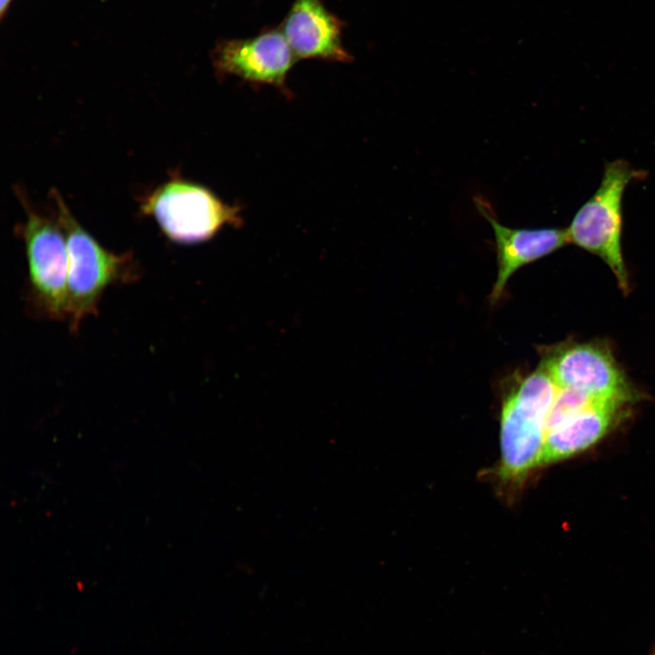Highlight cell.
Here are the masks:
<instances>
[{"label": "cell", "mask_w": 655, "mask_h": 655, "mask_svg": "<svg viewBox=\"0 0 655 655\" xmlns=\"http://www.w3.org/2000/svg\"><path fill=\"white\" fill-rule=\"evenodd\" d=\"M476 206L490 223L495 236L498 276L489 297L493 304L500 299L508 280L516 270L569 243L567 229L509 228L501 225L480 200Z\"/></svg>", "instance_id": "cell-9"}, {"label": "cell", "mask_w": 655, "mask_h": 655, "mask_svg": "<svg viewBox=\"0 0 655 655\" xmlns=\"http://www.w3.org/2000/svg\"><path fill=\"white\" fill-rule=\"evenodd\" d=\"M17 196L25 220L18 227L27 260L29 302L36 314L68 321V251L58 222L41 215L21 191Z\"/></svg>", "instance_id": "cell-5"}, {"label": "cell", "mask_w": 655, "mask_h": 655, "mask_svg": "<svg viewBox=\"0 0 655 655\" xmlns=\"http://www.w3.org/2000/svg\"><path fill=\"white\" fill-rule=\"evenodd\" d=\"M559 388L539 365L520 379L504 398L500 420L503 480L517 482L539 464L546 422Z\"/></svg>", "instance_id": "cell-2"}, {"label": "cell", "mask_w": 655, "mask_h": 655, "mask_svg": "<svg viewBox=\"0 0 655 655\" xmlns=\"http://www.w3.org/2000/svg\"><path fill=\"white\" fill-rule=\"evenodd\" d=\"M141 211L153 217L169 240L180 244L204 242L225 226L243 223L239 205L227 204L205 186L176 176L146 195Z\"/></svg>", "instance_id": "cell-3"}, {"label": "cell", "mask_w": 655, "mask_h": 655, "mask_svg": "<svg viewBox=\"0 0 655 655\" xmlns=\"http://www.w3.org/2000/svg\"><path fill=\"white\" fill-rule=\"evenodd\" d=\"M296 57L280 29L219 42L212 53L217 74L253 85H268L289 96L287 78Z\"/></svg>", "instance_id": "cell-7"}, {"label": "cell", "mask_w": 655, "mask_h": 655, "mask_svg": "<svg viewBox=\"0 0 655 655\" xmlns=\"http://www.w3.org/2000/svg\"><path fill=\"white\" fill-rule=\"evenodd\" d=\"M56 221L67 244L69 328L76 332L85 317L97 314L103 293L113 284L139 277L132 253L115 254L103 247L76 219L60 194L53 189Z\"/></svg>", "instance_id": "cell-1"}, {"label": "cell", "mask_w": 655, "mask_h": 655, "mask_svg": "<svg viewBox=\"0 0 655 655\" xmlns=\"http://www.w3.org/2000/svg\"><path fill=\"white\" fill-rule=\"evenodd\" d=\"M623 404L598 401L546 433L539 465L551 463L582 451L610 429Z\"/></svg>", "instance_id": "cell-10"}, {"label": "cell", "mask_w": 655, "mask_h": 655, "mask_svg": "<svg viewBox=\"0 0 655 655\" xmlns=\"http://www.w3.org/2000/svg\"><path fill=\"white\" fill-rule=\"evenodd\" d=\"M13 0H0V16L4 18Z\"/></svg>", "instance_id": "cell-12"}, {"label": "cell", "mask_w": 655, "mask_h": 655, "mask_svg": "<svg viewBox=\"0 0 655 655\" xmlns=\"http://www.w3.org/2000/svg\"><path fill=\"white\" fill-rule=\"evenodd\" d=\"M598 401L582 392L559 388L546 422V433Z\"/></svg>", "instance_id": "cell-11"}, {"label": "cell", "mask_w": 655, "mask_h": 655, "mask_svg": "<svg viewBox=\"0 0 655 655\" xmlns=\"http://www.w3.org/2000/svg\"><path fill=\"white\" fill-rule=\"evenodd\" d=\"M281 31L296 58L348 62L341 22L322 0H294Z\"/></svg>", "instance_id": "cell-8"}, {"label": "cell", "mask_w": 655, "mask_h": 655, "mask_svg": "<svg viewBox=\"0 0 655 655\" xmlns=\"http://www.w3.org/2000/svg\"><path fill=\"white\" fill-rule=\"evenodd\" d=\"M559 388L624 404L634 393L610 349L600 342L565 343L545 351L539 364Z\"/></svg>", "instance_id": "cell-6"}, {"label": "cell", "mask_w": 655, "mask_h": 655, "mask_svg": "<svg viewBox=\"0 0 655 655\" xmlns=\"http://www.w3.org/2000/svg\"><path fill=\"white\" fill-rule=\"evenodd\" d=\"M650 655H655V645H654V647L651 649V650H650Z\"/></svg>", "instance_id": "cell-13"}, {"label": "cell", "mask_w": 655, "mask_h": 655, "mask_svg": "<svg viewBox=\"0 0 655 655\" xmlns=\"http://www.w3.org/2000/svg\"><path fill=\"white\" fill-rule=\"evenodd\" d=\"M642 176L625 160L607 163L600 186L567 228L569 243L600 257L624 292L629 280L621 252L622 196L628 184Z\"/></svg>", "instance_id": "cell-4"}]
</instances>
